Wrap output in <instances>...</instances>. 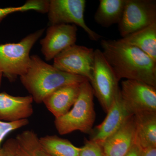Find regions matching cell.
Segmentation results:
<instances>
[{"label": "cell", "instance_id": "3957f363", "mask_svg": "<svg viewBox=\"0 0 156 156\" xmlns=\"http://www.w3.org/2000/svg\"><path fill=\"white\" fill-rule=\"evenodd\" d=\"M94 92L88 80L81 83L79 95L72 108L58 118L54 125L61 135L79 131L88 133L92 131L95 119Z\"/></svg>", "mask_w": 156, "mask_h": 156}, {"label": "cell", "instance_id": "603a6c76", "mask_svg": "<svg viewBox=\"0 0 156 156\" xmlns=\"http://www.w3.org/2000/svg\"><path fill=\"white\" fill-rule=\"evenodd\" d=\"M18 143L16 138H10L0 149V156H15Z\"/></svg>", "mask_w": 156, "mask_h": 156}, {"label": "cell", "instance_id": "cb8c5ba5", "mask_svg": "<svg viewBox=\"0 0 156 156\" xmlns=\"http://www.w3.org/2000/svg\"><path fill=\"white\" fill-rule=\"evenodd\" d=\"M142 151V149L135 143L126 156H141Z\"/></svg>", "mask_w": 156, "mask_h": 156}, {"label": "cell", "instance_id": "277c9868", "mask_svg": "<svg viewBox=\"0 0 156 156\" xmlns=\"http://www.w3.org/2000/svg\"><path fill=\"white\" fill-rule=\"evenodd\" d=\"M44 31V29L39 30L19 43L0 45V72L10 82L27 72L30 64V50Z\"/></svg>", "mask_w": 156, "mask_h": 156}, {"label": "cell", "instance_id": "7c38bea8", "mask_svg": "<svg viewBox=\"0 0 156 156\" xmlns=\"http://www.w3.org/2000/svg\"><path fill=\"white\" fill-rule=\"evenodd\" d=\"M33 101L30 95L16 96L0 92V120L14 122L28 119L33 114Z\"/></svg>", "mask_w": 156, "mask_h": 156}, {"label": "cell", "instance_id": "4fadbf2b", "mask_svg": "<svg viewBox=\"0 0 156 156\" xmlns=\"http://www.w3.org/2000/svg\"><path fill=\"white\" fill-rule=\"evenodd\" d=\"M135 143V123L134 115L101 145L107 156H126Z\"/></svg>", "mask_w": 156, "mask_h": 156}, {"label": "cell", "instance_id": "4316f807", "mask_svg": "<svg viewBox=\"0 0 156 156\" xmlns=\"http://www.w3.org/2000/svg\"><path fill=\"white\" fill-rule=\"evenodd\" d=\"M3 75L2 73L0 72V87H1V84H2V77Z\"/></svg>", "mask_w": 156, "mask_h": 156}, {"label": "cell", "instance_id": "5b68a950", "mask_svg": "<svg viewBox=\"0 0 156 156\" xmlns=\"http://www.w3.org/2000/svg\"><path fill=\"white\" fill-rule=\"evenodd\" d=\"M94 53L93 72L89 82L94 95L107 113L119 92V80L102 51L97 49L94 51Z\"/></svg>", "mask_w": 156, "mask_h": 156}, {"label": "cell", "instance_id": "7402d4cb", "mask_svg": "<svg viewBox=\"0 0 156 156\" xmlns=\"http://www.w3.org/2000/svg\"><path fill=\"white\" fill-rule=\"evenodd\" d=\"M34 5L30 1H27L24 5L19 7L0 8V23L9 14L17 12H24L34 9Z\"/></svg>", "mask_w": 156, "mask_h": 156}, {"label": "cell", "instance_id": "9c48e42d", "mask_svg": "<svg viewBox=\"0 0 156 156\" xmlns=\"http://www.w3.org/2000/svg\"><path fill=\"white\" fill-rule=\"evenodd\" d=\"M120 93L132 115L156 112V87L140 81L126 80L121 83Z\"/></svg>", "mask_w": 156, "mask_h": 156}, {"label": "cell", "instance_id": "7a4b0ae2", "mask_svg": "<svg viewBox=\"0 0 156 156\" xmlns=\"http://www.w3.org/2000/svg\"><path fill=\"white\" fill-rule=\"evenodd\" d=\"M30 58L28 69L20 78L23 87L37 103H43L45 98L62 87L81 83L88 80L62 71L46 63L37 55L30 56Z\"/></svg>", "mask_w": 156, "mask_h": 156}, {"label": "cell", "instance_id": "9a60e30c", "mask_svg": "<svg viewBox=\"0 0 156 156\" xmlns=\"http://www.w3.org/2000/svg\"><path fill=\"white\" fill-rule=\"evenodd\" d=\"M135 144L142 149L156 147V112L134 115Z\"/></svg>", "mask_w": 156, "mask_h": 156}, {"label": "cell", "instance_id": "ba28073f", "mask_svg": "<svg viewBox=\"0 0 156 156\" xmlns=\"http://www.w3.org/2000/svg\"><path fill=\"white\" fill-rule=\"evenodd\" d=\"M94 51L92 48L74 44L58 54L53 66L57 69L91 80L94 66Z\"/></svg>", "mask_w": 156, "mask_h": 156}, {"label": "cell", "instance_id": "83f0119b", "mask_svg": "<svg viewBox=\"0 0 156 156\" xmlns=\"http://www.w3.org/2000/svg\"><path fill=\"white\" fill-rule=\"evenodd\" d=\"M104 156H107L105 155L104 154Z\"/></svg>", "mask_w": 156, "mask_h": 156}, {"label": "cell", "instance_id": "2e32d148", "mask_svg": "<svg viewBox=\"0 0 156 156\" xmlns=\"http://www.w3.org/2000/svg\"><path fill=\"white\" fill-rule=\"evenodd\" d=\"M120 40L139 48L156 62V22Z\"/></svg>", "mask_w": 156, "mask_h": 156}, {"label": "cell", "instance_id": "44dd1931", "mask_svg": "<svg viewBox=\"0 0 156 156\" xmlns=\"http://www.w3.org/2000/svg\"><path fill=\"white\" fill-rule=\"evenodd\" d=\"M103 149L98 143L92 140H86L85 145L81 147L79 156H104Z\"/></svg>", "mask_w": 156, "mask_h": 156}, {"label": "cell", "instance_id": "8fae6325", "mask_svg": "<svg viewBox=\"0 0 156 156\" xmlns=\"http://www.w3.org/2000/svg\"><path fill=\"white\" fill-rule=\"evenodd\" d=\"M106 117L101 124L96 126L90 140L101 146L132 115L126 106L119 92L117 94L111 107L107 112Z\"/></svg>", "mask_w": 156, "mask_h": 156}, {"label": "cell", "instance_id": "5bb4252c", "mask_svg": "<svg viewBox=\"0 0 156 156\" xmlns=\"http://www.w3.org/2000/svg\"><path fill=\"white\" fill-rule=\"evenodd\" d=\"M81 83L62 87L45 98L43 103L55 118L63 115L70 110L79 95Z\"/></svg>", "mask_w": 156, "mask_h": 156}, {"label": "cell", "instance_id": "ffe728a7", "mask_svg": "<svg viewBox=\"0 0 156 156\" xmlns=\"http://www.w3.org/2000/svg\"><path fill=\"white\" fill-rule=\"evenodd\" d=\"M29 123L28 119L14 121L5 122L0 120V149L3 140L9 133L27 126Z\"/></svg>", "mask_w": 156, "mask_h": 156}, {"label": "cell", "instance_id": "6da1fadb", "mask_svg": "<svg viewBox=\"0 0 156 156\" xmlns=\"http://www.w3.org/2000/svg\"><path fill=\"white\" fill-rule=\"evenodd\" d=\"M104 56L119 81L122 78L156 87V62L139 48L119 40H101Z\"/></svg>", "mask_w": 156, "mask_h": 156}, {"label": "cell", "instance_id": "e0dca14e", "mask_svg": "<svg viewBox=\"0 0 156 156\" xmlns=\"http://www.w3.org/2000/svg\"><path fill=\"white\" fill-rule=\"evenodd\" d=\"M126 0H100L94 16L98 24L107 27L119 23L122 19Z\"/></svg>", "mask_w": 156, "mask_h": 156}, {"label": "cell", "instance_id": "d4e9b609", "mask_svg": "<svg viewBox=\"0 0 156 156\" xmlns=\"http://www.w3.org/2000/svg\"><path fill=\"white\" fill-rule=\"evenodd\" d=\"M141 156H156V147L143 149Z\"/></svg>", "mask_w": 156, "mask_h": 156}, {"label": "cell", "instance_id": "ac0fdd59", "mask_svg": "<svg viewBox=\"0 0 156 156\" xmlns=\"http://www.w3.org/2000/svg\"><path fill=\"white\" fill-rule=\"evenodd\" d=\"M40 145L50 156H79L81 147H78L67 139L57 135L39 137Z\"/></svg>", "mask_w": 156, "mask_h": 156}, {"label": "cell", "instance_id": "8992f818", "mask_svg": "<svg viewBox=\"0 0 156 156\" xmlns=\"http://www.w3.org/2000/svg\"><path fill=\"white\" fill-rule=\"evenodd\" d=\"M85 0H50L48 16L52 25L73 23L80 27L92 41H97L101 36L89 28L84 19Z\"/></svg>", "mask_w": 156, "mask_h": 156}, {"label": "cell", "instance_id": "30bf717a", "mask_svg": "<svg viewBox=\"0 0 156 156\" xmlns=\"http://www.w3.org/2000/svg\"><path fill=\"white\" fill-rule=\"evenodd\" d=\"M77 28L74 24L51 25L46 36L41 41V52L45 59L50 61L70 46L75 44Z\"/></svg>", "mask_w": 156, "mask_h": 156}, {"label": "cell", "instance_id": "52a82bcc", "mask_svg": "<svg viewBox=\"0 0 156 156\" xmlns=\"http://www.w3.org/2000/svg\"><path fill=\"white\" fill-rule=\"evenodd\" d=\"M156 22V2L152 0H126L119 24L123 37Z\"/></svg>", "mask_w": 156, "mask_h": 156}, {"label": "cell", "instance_id": "d6986e66", "mask_svg": "<svg viewBox=\"0 0 156 156\" xmlns=\"http://www.w3.org/2000/svg\"><path fill=\"white\" fill-rule=\"evenodd\" d=\"M17 142L30 156H50L42 149L39 137L34 131L26 130L17 134Z\"/></svg>", "mask_w": 156, "mask_h": 156}, {"label": "cell", "instance_id": "484cf974", "mask_svg": "<svg viewBox=\"0 0 156 156\" xmlns=\"http://www.w3.org/2000/svg\"><path fill=\"white\" fill-rule=\"evenodd\" d=\"M15 156H30L18 144Z\"/></svg>", "mask_w": 156, "mask_h": 156}]
</instances>
